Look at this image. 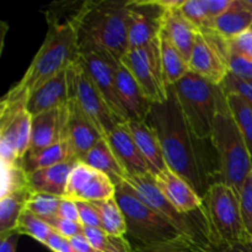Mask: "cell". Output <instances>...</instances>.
Instances as JSON below:
<instances>
[{
    "label": "cell",
    "instance_id": "5",
    "mask_svg": "<svg viewBox=\"0 0 252 252\" xmlns=\"http://www.w3.org/2000/svg\"><path fill=\"white\" fill-rule=\"evenodd\" d=\"M115 198L125 214L126 236L133 246L147 248L179 241L189 243L176 228L144 203L127 182L116 186Z\"/></svg>",
    "mask_w": 252,
    "mask_h": 252
},
{
    "label": "cell",
    "instance_id": "42",
    "mask_svg": "<svg viewBox=\"0 0 252 252\" xmlns=\"http://www.w3.org/2000/svg\"><path fill=\"white\" fill-rule=\"evenodd\" d=\"M44 246H47L49 250L53 252H76L70 239L61 235V234L54 230H52L51 235L47 239V243Z\"/></svg>",
    "mask_w": 252,
    "mask_h": 252
},
{
    "label": "cell",
    "instance_id": "18",
    "mask_svg": "<svg viewBox=\"0 0 252 252\" xmlns=\"http://www.w3.org/2000/svg\"><path fill=\"white\" fill-rule=\"evenodd\" d=\"M105 139L129 177L152 174L126 123L118 125Z\"/></svg>",
    "mask_w": 252,
    "mask_h": 252
},
{
    "label": "cell",
    "instance_id": "29",
    "mask_svg": "<svg viewBox=\"0 0 252 252\" xmlns=\"http://www.w3.org/2000/svg\"><path fill=\"white\" fill-rule=\"evenodd\" d=\"M93 203L100 216L101 229L110 236H126L127 225H126L125 214L115 197L105 201L93 202Z\"/></svg>",
    "mask_w": 252,
    "mask_h": 252
},
{
    "label": "cell",
    "instance_id": "46",
    "mask_svg": "<svg viewBox=\"0 0 252 252\" xmlns=\"http://www.w3.org/2000/svg\"><path fill=\"white\" fill-rule=\"evenodd\" d=\"M70 241L76 252H98L93 248V245L89 243V240L85 238L84 234H79V235L74 236V238L70 239Z\"/></svg>",
    "mask_w": 252,
    "mask_h": 252
},
{
    "label": "cell",
    "instance_id": "37",
    "mask_svg": "<svg viewBox=\"0 0 252 252\" xmlns=\"http://www.w3.org/2000/svg\"><path fill=\"white\" fill-rule=\"evenodd\" d=\"M54 231H57L61 235L65 236V238L71 239L74 236L83 234L84 226L83 224L75 223V221L68 220V219L59 218V217H52V218L43 219Z\"/></svg>",
    "mask_w": 252,
    "mask_h": 252
},
{
    "label": "cell",
    "instance_id": "44",
    "mask_svg": "<svg viewBox=\"0 0 252 252\" xmlns=\"http://www.w3.org/2000/svg\"><path fill=\"white\" fill-rule=\"evenodd\" d=\"M207 252H252V240L219 244Z\"/></svg>",
    "mask_w": 252,
    "mask_h": 252
},
{
    "label": "cell",
    "instance_id": "10",
    "mask_svg": "<svg viewBox=\"0 0 252 252\" xmlns=\"http://www.w3.org/2000/svg\"><path fill=\"white\" fill-rule=\"evenodd\" d=\"M68 85L70 100L78 103L84 115L95 125L103 138L107 137L118 125H122L113 116L94 85L80 58L68 68Z\"/></svg>",
    "mask_w": 252,
    "mask_h": 252
},
{
    "label": "cell",
    "instance_id": "11",
    "mask_svg": "<svg viewBox=\"0 0 252 252\" xmlns=\"http://www.w3.org/2000/svg\"><path fill=\"white\" fill-rule=\"evenodd\" d=\"M228 39L212 29H198L189 65V71L220 85L229 73Z\"/></svg>",
    "mask_w": 252,
    "mask_h": 252
},
{
    "label": "cell",
    "instance_id": "24",
    "mask_svg": "<svg viewBox=\"0 0 252 252\" xmlns=\"http://www.w3.org/2000/svg\"><path fill=\"white\" fill-rule=\"evenodd\" d=\"M76 162V160H70L27 174L32 192H42L64 198L68 179Z\"/></svg>",
    "mask_w": 252,
    "mask_h": 252
},
{
    "label": "cell",
    "instance_id": "6",
    "mask_svg": "<svg viewBox=\"0 0 252 252\" xmlns=\"http://www.w3.org/2000/svg\"><path fill=\"white\" fill-rule=\"evenodd\" d=\"M211 139L218 155L221 182L240 192L252 172V159L243 134L231 115L225 94L214 120Z\"/></svg>",
    "mask_w": 252,
    "mask_h": 252
},
{
    "label": "cell",
    "instance_id": "22",
    "mask_svg": "<svg viewBox=\"0 0 252 252\" xmlns=\"http://www.w3.org/2000/svg\"><path fill=\"white\" fill-rule=\"evenodd\" d=\"M161 30L189 63L198 29L184 16L180 7H174L161 16Z\"/></svg>",
    "mask_w": 252,
    "mask_h": 252
},
{
    "label": "cell",
    "instance_id": "40",
    "mask_svg": "<svg viewBox=\"0 0 252 252\" xmlns=\"http://www.w3.org/2000/svg\"><path fill=\"white\" fill-rule=\"evenodd\" d=\"M80 223L83 226H91V228H101V220L98 212L93 202H76Z\"/></svg>",
    "mask_w": 252,
    "mask_h": 252
},
{
    "label": "cell",
    "instance_id": "48",
    "mask_svg": "<svg viewBox=\"0 0 252 252\" xmlns=\"http://www.w3.org/2000/svg\"><path fill=\"white\" fill-rule=\"evenodd\" d=\"M251 30H252V27H251Z\"/></svg>",
    "mask_w": 252,
    "mask_h": 252
},
{
    "label": "cell",
    "instance_id": "21",
    "mask_svg": "<svg viewBox=\"0 0 252 252\" xmlns=\"http://www.w3.org/2000/svg\"><path fill=\"white\" fill-rule=\"evenodd\" d=\"M126 127L132 134L138 149L142 153L143 158L149 165L150 172L154 176L169 169L157 133L147 121H128L126 122Z\"/></svg>",
    "mask_w": 252,
    "mask_h": 252
},
{
    "label": "cell",
    "instance_id": "13",
    "mask_svg": "<svg viewBox=\"0 0 252 252\" xmlns=\"http://www.w3.org/2000/svg\"><path fill=\"white\" fill-rule=\"evenodd\" d=\"M115 194L116 185L106 175L78 161L68 179L64 198L75 202H98L112 198Z\"/></svg>",
    "mask_w": 252,
    "mask_h": 252
},
{
    "label": "cell",
    "instance_id": "32",
    "mask_svg": "<svg viewBox=\"0 0 252 252\" xmlns=\"http://www.w3.org/2000/svg\"><path fill=\"white\" fill-rule=\"evenodd\" d=\"M15 230L20 235H29L33 238L34 240L38 241V243L46 245L47 239L51 235L53 229L43 219L32 214L27 209H25L21 216H20L19 220H17V225Z\"/></svg>",
    "mask_w": 252,
    "mask_h": 252
},
{
    "label": "cell",
    "instance_id": "2",
    "mask_svg": "<svg viewBox=\"0 0 252 252\" xmlns=\"http://www.w3.org/2000/svg\"><path fill=\"white\" fill-rule=\"evenodd\" d=\"M128 1H84L73 22L80 53L93 52L120 62L128 52Z\"/></svg>",
    "mask_w": 252,
    "mask_h": 252
},
{
    "label": "cell",
    "instance_id": "19",
    "mask_svg": "<svg viewBox=\"0 0 252 252\" xmlns=\"http://www.w3.org/2000/svg\"><path fill=\"white\" fill-rule=\"evenodd\" d=\"M154 177L160 192L181 213H192L203 207V199L198 193L170 169Z\"/></svg>",
    "mask_w": 252,
    "mask_h": 252
},
{
    "label": "cell",
    "instance_id": "9",
    "mask_svg": "<svg viewBox=\"0 0 252 252\" xmlns=\"http://www.w3.org/2000/svg\"><path fill=\"white\" fill-rule=\"evenodd\" d=\"M211 233L216 245L252 240L241 214L240 192L224 182H217L203 198Z\"/></svg>",
    "mask_w": 252,
    "mask_h": 252
},
{
    "label": "cell",
    "instance_id": "14",
    "mask_svg": "<svg viewBox=\"0 0 252 252\" xmlns=\"http://www.w3.org/2000/svg\"><path fill=\"white\" fill-rule=\"evenodd\" d=\"M80 61L113 116L122 125L128 122L125 110L121 106L117 95V88H116L115 66L117 61L102 56V54L93 53V52L80 53Z\"/></svg>",
    "mask_w": 252,
    "mask_h": 252
},
{
    "label": "cell",
    "instance_id": "25",
    "mask_svg": "<svg viewBox=\"0 0 252 252\" xmlns=\"http://www.w3.org/2000/svg\"><path fill=\"white\" fill-rule=\"evenodd\" d=\"M81 162L106 175L116 186L126 182L129 177L125 167L121 165L116 155L113 154L112 149L105 138L98 140L97 144L88 153Z\"/></svg>",
    "mask_w": 252,
    "mask_h": 252
},
{
    "label": "cell",
    "instance_id": "16",
    "mask_svg": "<svg viewBox=\"0 0 252 252\" xmlns=\"http://www.w3.org/2000/svg\"><path fill=\"white\" fill-rule=\"evenodd\" d=\"M115 78L118 98L128 121H147L153 103L121 62L116 63Z\"/></svg>",
    "mask_w": 252,
    "mask_h": 252
},
{
    "label": "cell",
    "instance_id": "39",
    "mask_svg": "<svg viewBox=\"0 0 252 252\" xmlns=\"http://www.w3.org/2000/svg\"><path fill=\"white\" fill-rule=\"evenodd\" d=\"M228 44L230 53L245 57L246 59L252 62V30H249L234 38L228 39Z\"/></svg>",
    "mask_w": 252,
    "mask_h": 252
},
{
    "label": "cell",
    "instance_id": "41",
    "mask_svg": "<svg viewBox=\"0 0 252 252\" xmlns=\"http://www.w3.org/2000/svg\"><path fill=\"white\" fill-rule=\"evenodd\" d=\"M132 252H194V249L187 241H179V243L165 244V245L159 246H147V248L132 245Z\"/></svg>",
    "mask_w": 252,
    "mask_h": 252
},
{
    "label": "cell",
    "instance_id": "38",
    "mask_svg": "<svg viewBox=\"0 0 252 252\" xmlns=\"http://www.w3.org/2000/svg\"><path fill=\"white\" fill-rule=\"evenodd\" d=\"M229 73L244 81L252 83V62L239 54L230 53L229 58Z\"/></svg>",
    "mask_w": 252,
    "mask_h": 252
},
{
    "label": "cell",
    "instance_id": "35",
    "mask_svg": "<svg viewBox=\"0 0 252 252\" xmlns=\"http://www.w3.org/2000/svg\"><path fill=\"white\" fill-rule=\"evenodd\" d=\"M220 88L223 89V93L225 95L226 94H236V95L241 96L252 107V83L241 80L233 74L228 73L223 83L220 84Z\"/></svg>",
    "mask_w": 252,
    "mask_h": 252
},
{
    "label": "cell",
    "instance_id": "30",
    "mask_svg": "<svg viewBox=\"0 0 252 252\" xmlns=\"http://www.w3.org/2000/svg\"><path fill=\"white\" fill-rule=\"evenodd\" d=\"M230 112L243 134L252 159V107L236 94H226Z\"/></svg>",
    "mask_w": 252,
    "mask_h": 252
},
{
    "label": "cell",
    "instance_id": "45",
    "mask_svg": "<svg viewBox=\"0 0 252 252\" xmlns=\"http://www.w3.org/2000/svg\"><path fill=\"white\" fill-rule=\"evenodd\" d=\"M20 234L16 230L0 234V252H16Z\"/></svg>",
    "mask_w": 252,
    "mask_h": 252
},
{
    "label": "cell",
    "instance_id": "34",
    "mask_svg": "<svg viewBox=\"0 0 252 252\" xmlns=\"http://www.w3.org/2000/svg\"><path fill=\"white\" fill-rule=\"evenodd\" d=\"M180 11L197 29H204L208 26L209 20L203 6V0H184L180 6Z\"/></svg>",
    "mask_w": 252,
    "mask_h": 252
},
{
    "label": "cell",
    "instance_id": "7",
    "mask_svg": "<svg viewBox=\"0 0 252 252\" xmlns=\"http://www.w3.org/2000/svg\"><path fill=\"white\" fill-rule=\"evenodd\" d=\"M174 90L185 117L197 135L202 139H211L214 120L224 96L220 85L189 71L175 84Z\"/></svg>",
    "mask_w": 252,
    "mask_h": 252
},
{
    "label": "cell",
    "instance_id": "43",
    "mask_svg": "<svg viewBox=\"0 0 252 252\" xmlns=\"http://www.w3.org/2000/svg\"><path fill=\"white\" fill-rule=\"evenodd\" d=\"M57 217L63 219H68V220H71V221H75V223H80V216H79L76 202L71 201V199H68V198L62 199Z\"/></svg>",
    "mask_w": 252,
    "mask_h": 252
},
{
    "label": "cell",
    "instance_id": "36",
    "mask_svg": "<svg viewBox=\"0 0 252 252\" xmlns=\"http://www.w3.org/2000/svg\"><path fill=\"white\" fill-rule=\"evenodd\" d=\"M241 214L249 236L252 239V172L248 176L240 191Z\"/></svg>",
    "mask_w": 252,
    "mask_h": 252
},
{
    "label": "cell",
    "instance_id": "3",
    "mask_svg": "<svg viewBox=\"0 0 252 252\" xmlns=\"http://www.w3.org/2000/svg\"><path fill=\"white\" fill-rule=\"evenodd\" d=\"M80 58L75 29L71 24H49L46 38L32 59L16 90L30 94L66 70Z\"/></svg>",
    "mask_w": 252,
    "mask_h": 252
},
{
    "label": "cell",
    "instance_id": "27",
    "mask_svg": "<svg viewBox=\"0 0 252 252\" xmlns=\"http://www.w3.org/2000/svg\"><path fill=\"white\" fill-rule=\"evenodd\" d=\"M74 160L71 157V152L65 140L51 145V147L43 148V149L34 150V152H27L22 159V166L26 170L27 174L37 171L41 169L54 166V165L62 164V162Z\"/></svg>",
    "mask_w": 252,
    "mask_h": 252
},
{
    "label": "cell",
    "instance_id": "15",
    "mask_svg": "<svg viewBox=\"0 0 252 252\" xmlns=\"http://www.w3.org/2000/svg\"><path fill=\"white\" fill-rule=\"evenodd\" d=\"M102 138L95 125L84 115L78 103L69 100L64 140L68 143L73 159L76 161H83L88 153Z\"/></svg>",
    "mask_w": 252,
    "mask_h": 252
},
{
    "label": "cell",
    "instance_id": "26",
    "mask_svg": "<svg viewBox=\"0 0 252 252\" xmlns=\"http://www.w3.org/2000/svg\"><path fill=\"white\" fill-rule=\"evenodd\" d=\"M162 76L167 88L179 83L189 71V65L162 30L158 34Z\"/></svg>",
    "mask_w": 252,
    "mask_h": 252
},
{
    "label": "cell",
    "instance_id": "17",
    "mask_svg": "<svg viewBox=\"0 0 252 252\" xmlns=\"http://www.w3.org/2000/svg\"><path fill=\"white\" fill-rule=\"evenodd\" d=\"M66 120L68 106L32 116L31 145L29 152L43 149L64 140Z\"/></svg>",
    "mask_w": 252,
    "mask_h": 252
},
{
    "label": "cell",
    "instance_id": "47",
    "mask_svg": "<svg viewBox=\"0 0 252 252\" xmlns=\"http://www.w3.org/2000/svg\"><path fill=\"white\" fill-rule=\"evenodd\" d=\"M128 252H132V250H130V251H128Z\"/></svg>",
    "mask_w": 252,
    "mask_h": 252
},
{
    "label": "cell",
    "instance_id": "20",
    "mask_svg": "<svg viewBox=\"0 0 252 252\" xmlns=\"http://www.w3.org/2000/svg\"><path fill=\"white\" fill-rule=\"evenodd\" d=\"M70 100L68 85V69L30 94L27 110L32 116L56 108L66 107Z\"/></svg>",
    "mask_w": 252,
    "mask_h": 252
},
{
    "label": "cell",
    "instance_id": "23",
    "mask_svg": "<svg viewBox=\"0 0 252 252\" xmlns=\"http://www.w3.org/2000/svg\"><path fill=\"white\" fill-rule=\"evenodd\" d=\"M252 27V2L251 0H233L230 7L225 12L214 19L208 27L226 39H231Z\"/></svg>",
    "mask_w": 252,
    "mask_h": 252
},
{
    "label": "cell",
    "instance_id": "1",
    "mask_svg": "<svg viewBox=\"0 0 252 252\" xmlns=\"http://www.w3.org/2000/svg\"><path fill=\"white\" fill-rule=\"evenodd\" d=\"M157 133L167 167L185 180L202 199L221 182L220 167L212 139L197 135L181 110L174 86L164 102L153 103L147 118Z\"/></svg>",
    "mask_w": 252,
    "mask_h": 252
},
{
    "label": "cell",
    "instance_id": "12",
    "mask_svg": "<svg viewBox=\"0 0 252 252\" xmlns=\"http://www.w3.org/2000/svg\"><path fill=\"white\" fill-rule=\"evenodd\" d=\"M120 62L130 71L150 102L159 103L166 100L169 88L162 76L158 38L144 48L128 51Z\"/></svg>",
    "mask_w": 252,
    "mask_h": 252
},
{
    "label": "cell",
    "instance_id": "31",
    "mask_svg": "<svg viewBox=\"0 0 252 252\" xmlns=\"http://www.w3.org/2000/svg\"><path fill=\"white\" fill-rule=\"evenodd\" d=\"M29 189H31L29 184V175L22 166V162L9 164V162L1 161V193H0V197Z\"/></svg>",
    "mask_w": 252,
    "mask_h": 252
},
{
    "label": "cell",
    "instance_id": "28",
    "mask_svg": "<svg viewBox=\"0 0 252 252\" xmlns=\"http://www.w3.org/2000/svg\"><path fill=\"white\" fill-rule=\"evenodd\" d=\"M31 193L32 189H29L0 197V234L16 229L17 220L26 209L27 199Z\"/></svg>",
    "mask_w": 252,
    "mask_h": 252
},
{
    "label": "cell",
    "instance_id": "33",
    "mask_svg": "<svg viewBox=\"0 0 252 252\" xmlns=\"http://www.w3.org/2000/svg\"><path fill=\"white\" fill-rule=\"evenodd\" d=\"M62 197L42 192H32L26 203V209L41 219L52 218L58 214Z\"/></svg>",
    "mask_w": 252,
    "mask_h": 252
},
{
    "label": "cell",
    "instance_id": "8",
    "mask_svg": "<svg viewBox=\"0 0 252 252\" xmlns=\"http://www.w3.org/2000/svg\"><path fill=\"white\" fill-rule=\"evenodd\" d=\"M29 95L11 88L0 103V159L21 162L30 150L32 115L27 110Z\"/></svg>",
    "mask_w": 252,
    "mask_h": 252
},
{
    "label": "cell",
    "instance_id": "4",
    "mask_svg": "<svg viewBox=\"0 0 252 252\" xmlns=\"http://www.w3.org/2000/svg\"><path fill=\"white\" fill-rule=\"evenodd\" d=\"M126 182L144 203L176 228L193 245L196 252H207L216 246L204 207L192 213L179 212L158 189L153 174L130 176Z\"/></svg>",
    "mask_w": 252,
    "mask_h": 252
}]
</instances>
